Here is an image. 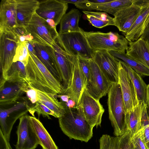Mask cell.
Returning <instances> with one entry per match:
<instances>
[{"instance_id": "cell-46", "label": "cell", "mask_w": 149, "mask_h": 149, "mask_svg": "<svg viewBox=\"0 0 149 149\" xmlns=\"http://www.w3.org/2000/svg\"><path fill=\"white\" fill-rule=\"evenodd\" d=\"M141 37L146 40L149 44V24Z\"/></svg>"}, {"instance_id": "cell-31", "label": "cell", "mask_w": 149, "mask_h": 149, "mask_svg": "<svg viewBox=\"0 0 149 149\" xmlns=\"http://www.w3.org/2000/svg\"><path fill=\"white\" fill-rule=\"evenodd\" d=\"M113 56L122 61L141 75L149 76V68L143 64L129 57L125 53L108 51Z\"/></svg>"}, {"instance_id": "cell-42", "label": "cell", "mask_w": 149, "mask_h": 149, "mask_svg": "<svg viewBox=\"0 0 149 149\" xmlns=\"http://www.w3.org/2000/svg\"><path fill=\"white\" fill-rule=\"evenodd\" d=\"M142 135L145 143L149 142V124L141 128Z\"/></svg>"}, {"instance_id": "cell-41", "label": "cell", "mask_w": 149, "mask_h": 149, "mask_svg": "<svg viewBox=\"0 0 149 149\" xmlns=\"http://www.w3.org/2000/svg\"><path fill=\"white\" fill-rule=\"evenodd\" d=\"M0 149H12L9 142L7 140L0 130Z\"/></svg>"}, {"instance_id": "cell-5", "label": "cell", "mask_w": 149, "mask_h": 149, "mask_svg": "<svg viewBox=\"0 0 149 149\" xmlns=\"http://www.w3.org/2000/svg\"><path fill=\"white\" fill-rule=\"evenodd\" d=\"M83 30L81 32L58 33L56 40L69 54L88 59H93L94 50L89 45Z\"/></svg>"}, {"instance_id": "cell-26", "label": "cell", "mask_w": 149, "mask_h": 149, "mask_svg": "<svg viewBox=\"0 0 149 149\" xmlns=\"http://www.w3.org/2000/svg\"><path fill=\"white\" fill-rule=\"evenodd\" d=\"M120 61L133 82L136 90L139 102H144L145 104H147V85L142 79L140 74L136 72L124 62L121 60Z\"/></svg>"}, {"instance_id": "cell-17", "label": "cell", "mask_w": 149, "mask_h": 149, "mask_svg": "<svg viewBox=\"0 0 149 149\" xmlns=\"http://www.w3.org/2000/svg\"><path fill=\"white\" fill-rule=\"evenodd\" d=\"M32 43L36 56L62 84V80L59 74L55 52L52 47L47 45Z\"/></svg>"}, {"instance_id": "cell-39", "label": "cell", "mask_w": 149, "mask_h": 149, "mask_svg": "<svg viewBox=\"0 0 149 149\" xmlns=\"http://www.w3.org/2000/svg\"><path fill=\"white\" fill-rule=\"evenodd\" d=\"M142 102L141 114V128L149 124V116L148 111L147 104Z\"/></svg>"}, {"instance_id": "cell-38", "label": "cell", "mask_w": 149, "mask_h": 149, "mask_svg": "<svg viewBox=\"0 0 149 149\" xmlns=\"http://www.w3.org/2000/svg\"><path fill=\"white\" fill-rule=\"evenodd\" d=\"M77 57L81 69L86 79L87 84L89 82L90 75L91 66L89 59L80 57Z\"/></svg>"}, {"instance_id": "cell-29", "label": "cell", "mask_w": 149, "mask_h": 149, "mask_svg": "<svg viewBox=\"0 0 149 149\" xmlns=\"http://www.w3.org/2000/svg\"><path fill=\"white\" fill-rule=\"evenodd\" d=\"M87 19L93 26L101 28L109 25L114 26V18L104 12L82 11Z\"/></svg>"}, {"instance_id": "cell-48", "label": "cell", "mask_w": 149, "mask_h": 149, "mask_svg": "<svg viewBox=\"0 0 149 149\" xmlns=\"http://www.w3.org/2000/svg\"><path fill=\"white\" fill-rule=\"evenodd\" d=\"M62 1L67 3H70L75 5L84 2V0H62Z\"/></svg>"}, {"instance_id": "cell-3", "label": "cell", "mask_w": 149, "mask_h": 149, "mask_svg": "<svg viewBox=\"0 0 149 149\" xmlns=\"http://www.w3.org/2000/svg\"><path fill=\"white\" fill-rule=\"evenodd\" d=\"M107 94L109 118L114 136L120 137L127 131V129L126 112L119 84H113Z\"/></svg>"}, {"instance_id": "cell-20", "label": "cell", "mask_w": 149, "mask_h": 149, "mask_svg": "<svg viewBox=\"0 0 149 149\" xmlns=\"http://www.w3.org/2000/svg\"><path fill=\"white\" fill-rule=\"evenodd\" d=\"M18 27L27 26L39 7V1L36 0H15Z\"/></svg>"}, {"instance_id": "cell-36", "label": "cell", "mask_w": 149, "mask_h": 149, "mask_svg": "<svg viewBox=\"0 0 149 149\" xmlns=\"http://www.w3.org/2000/svg\"><path fill=\"white\" fill-rule=\"evenodd\" d=\"M118 149H137L131 140V136L129 131L126 132L120 136Z\"/></svg>"}, {"instance_id": "cell-24", "label": "cell", "mask_w": 149, "mask_h": 149, "mask_svg": "<svg viewBox=\"0 0 149 149\" xmlns=\"http://www.w3.org/2000/svg\"><path fill=\"white\" fill-rule=\"evenodd\" d=\"M81 16L79 10L75 8H73L65 13L60 23L58 33L81 31L82 29L79 25Z\"/></svg>"}, {"instance_id": "cell-40", "label": "cell", "mask_w": 149, "mask_h": 149, "mask_svg": "<svg viewBox=\"0 0 149 149\" xmlns=\"http://www.w3.org/2000/svg\"><path fill=\"white\" fill-rule=\"evenodd\" d=\"M28 89L26 92V96L32 104H36L38 100L37 91L28 86Z\"/></svg>"}, {"instance_id": "cell-15", "label": "cell", "mask_w": 149, "mask_h": 149, "mask_svg": "<svg viewBox=\"0 0 149 149\" xmlns=\"http://www.w3.org/2000/svg\"><path fill=\"white\" fill-rule=\"evenodd\" d=\"M15 0H2L0 4V33H14L18 27Z\"/></svg>"}, {"instance_id": "cell-1", "label": "cell", "mask_w": 149, "mask_h": 149, "mask_svg": "<svg viewBox=\"0 0 149 149\" xmlns=\"http://www.w3.org/2000/svg\"><path fill=\"white\" fill-rule=\"evenodd\" d=\"M30 56L26 66L25 82L29 87L37 90L55 95L62 94L61 83L51 73L36 56Z\"/></svg>"}, {"instance_id": "cell-34", "label": "cell", "mask_w": 149, "mask_h": 149, "mask_svg": "<svg viewBox=\"0 0 149 149\" xmlns=\"http://www.w3.org/2000/svg\"><path fill=\"white\" fill-rule=\"evenodd\" d=\"M28 111L34 116L33 113L36 112L39 117L42 115L44 117L47 118L49 119L51 118L49 115H52L57 118L55 113L44 104L37 102L35 105L31 107H29L28 109Z\"/></svg>"}, {"instance_id": "cell-6", "label": "cell", "mask_w": 149, "mask_h": 149, "mask_svg": "<svg viewBox=\"0 0 149 149\" xmlns=\"http://www.w3.org/2000/svg\"><path fill=\"white\" fill-rule=\"evenodd\" d=\"M19 40L13 33H0L1 79L6 81L8 71L13 63Z\"/></svg>"}, {"instance_id": "cell-9", "label": "cell", "mask_w": 149, "mask_h": 149, "mask_svg": "<svg viewBox=\"0 0 149 149\" xmlns=\"http://www.w3.org/2000/svg\"><path fill=\"white\" fill-rule=\"evenodd\" d=\"M56 43L52 47L55 52L62 80L63 94L70 85L77 57L67 53L60 46L56 40Z\"/></svg>"}, {"instance_id": "cell-8", "label": "cell", "mask_w": 149, "mask_h": 149, "mask_svg": "<svg viewBox=\"0 0 149 149\" xmlns=\"http://www.w3.org/2000/svg\"><path fill=\"white\" fill-rule=\"evenodd\" d=\"M91 72L89 81L85 87L88 93L99 100L107 94L112 84L93 59H89Z\"/></svg>"}, {"instance_id": "cell-33", "label": "cell", "mask_w": 149, "mask_h": 149, "mask_svg": "<svg viewBox=\"0 0 149 149\" xmlns=\"http://www.w3.org/2000/svg\"><path fill=\"white\" fill-rule=\"evenodd\" d=\"M120 137L103 134L99 139V149H118Z\"/></svg>"}, {"instance_id": "cell-22", "label": "cell", "mask_w": 149, "mask_h": 149, "mask_svg": "<svg viewBox=\"0 0 149 149\" xmlns=\"http://www.w3.org/2000/svg\"><path fill=\"white\" fill-rule=\"evenodd\" d=\"M126 53L129 57L149 68V44L142 38L129 42Z\"/></svg>"}, {"instance_id": "cell-47", "label": "cell", "mask_w": 149, "mask_h": 149, "mask_svg": "<svg viewBox=\"0 0 149 149\" xmlns=\"http://www.w3.org/2000/svg\"><path fill=\"white\" fill-rule=\"evenodd\" d=\"M88 1L91 3L100 4L106 3L112 1L113 0H88Z\"/></svg>"}, {"instance_id": "cell-12", "label": "cell", "mask_w": 149, "mask_h": 149, "mask_svg": "<svg viewBox=\"0 0 149 149\" xmlns=\"http://www.w3.org/2000/svg\"><path fill=\"white\" fill-rule=\"evenodd\" d=\"M144 0H134L130 5L125 7L114 15V26L124 35L139 15Z\"/></svg>"}, {"instance_id": "cell-43", "label": "cell", "mask_w": 149, "mask_h": 149, "mask_svg": "<svg viewBox=\"0 0 149 149\" xmlns=\"http://www.w3.org/2000/svg\"><path fill=\"white\" fill-rule=\"evenodd\" d=\"M26 48L28 49L29 52H30L36 55L35 51L31 41H26L23 42Z\"/></svg>"}, {"instance_id": "cell-10", "label": "cell", "mask_w": 149, "mask_h": 149, "mask_svg": "<svg viewBox=\"0 0 149 149\" xmlns=\"http://www.w3.org/2000/svg\"><path fill=\"white\" fill-rule=\"evenodd\" d=\"M88 123L93 128L101 127L102 118L104 109L99 100L93 97L85 88L81 95L79 105Z\"/></svg>"}, {"instance_id": "cell-32", "label": "cell", "mask_w": 149, "mask_h": 149, "mask_svg": "<svg viewBox=\"0 0 149 149\" xmlns=\"http://www.w3.org/2000/svg\"><path fill=\"white\" fill-rule=\"evenodd\" d=\"M29 107L26 101H22L17 102L16 104L11 107L7 109L1 108L0 109V128L4 126L6 119L10 114L23 109L25 108L28 109Z\"/></svg>"}, {"instance_id": "cell-44", "label": "cell", "mask_w": 149, "mask_h": 149, "mask_svg": "<svg viewBox=\"0 0 149 149\" xmlns=\"http://www.w3.org/2000/svg\"><path fill=\"white\" fill-rule=\"evenodd\" d=\"M63 103L66 108H72L77 107L75 102L70 98L67 102Z\"/></svg>"}, {"instance_id": "cell-28", "label": "cell", "mask_w": 149, "mask_h": 149, "mask_svg": "<svg viewBox=\"0 0 149 149\" xmlns=\"http://www.w3.org/2000/svg\"><path fill=\"white\" fill-rule=\"evenodd\" d=\"M142 106V102H139L136 106L126 113L127 131L130 132L131 137L142 128L141 123Z\"/></svg>"}, {"instance_id": "cell-16", "label": "cell", "mask_w": 149, "mask_h": 149, "mask_svg": "<svg viewBox=\"0 0 149 149\" xmlns=\"http://www.w3.org/2000/svg\"><path fill=\"white\" fill-rule=\"evenodd\" d=\"M1 81L0 84V104L10 105L16 102L28 89L25 82Z\"/></svg>"}, {"instance_id": "cell-13", "label": "cell", "mask_w": 149, "mask_h": 149, "mask_svg": "<svg viewBox=\"0 0 149 149\" xmlns=\"http://www.w3.org/2000/svg\"><path fill=\"white\" fill-rule=\"evenodd\" d=\"M29 116L25 114L19 118L17 131L16 149H35L39 144Z\"/></svg>"}, {"instance_id": "cell-25", "label": "cell", "mask_w": 149, "mask_h": 149, "mask_svg": "<svg viewBox=\"0 0 149 149\" xmlns=\"http://www.w3.org/2000/svg\"><path fill=\"white\" fill-rule=\"evenodd\" d=\"M26 29L27 33L32 37L33 42L51 47L56 42V40H54L46 34L37 21L34 14Z\"/></svg>"}, {"instance_id": "cell-19", "label": "cell", "mask_w": 149, "mask_h": 149, "mask_svg": "<svg viewBox=\"0 0 149 149\" xmlns=\"http://www.w3.org/2000/svg\"><path fill=\"white\" fill-rule=\"evenodd\" d=\"M149 24V0H144L139 15L124 35L129 42L137 40L143 34Z\"/></svg>"}, {"instance_id": "cell-14", "label": "cell", "mask_w": 149, "mask_h": 149, "mask_svg": "<svg viewBox=\"0 0 149 149\" xmlns=\"http://www.w3.org/2000/svg\"><path fill=\"white\" fill-rule=\"evenodd\" d=\"M119 60V83L121 88L126 113L139 103L136 92L128 74Z\"/></svg>"}, {"instance_id": "cell-7", "label": "cell", "mask_w": 149, "mask_h": 149, "mask_svg": "<svg viewBox=\"0 0 149 149\" xmlns=\"http://www.w3.org/2000/svg\"><path fill=\"white\" fill-rule=\"evenodd\" d=\"M68 8V3L62 0H46L39 1L36 13L45 19L52 28L56 29Z\"/></svg>"}, {"instance_id": "cell-23", "label": "cell", "mask_w": 149, "mask_h": 149, "mask_svg": "<svg viewBox=\"0 0 149 149\" xmlns=\"http://www.w3.org/2000/svg\"><path fill=\"white\" fill-rule=\"evenodd\" d=\"M31 123L39 143L43 149H58L51 136L40 120L29 116Z\"/></svg>"}, {"instance_id": "cell-37", "label": "cell", "mask_w": 149, "mask_h": 149, "mask_svg": "<svg viewBox=\"0 0 149 149\" xmlns=\"http://www.w3.org/2000/svg\"><path fill=\"white\" fill-rule=\"evenodd\" d=\"M131 140L137 149H148L143 137L141 128L131 137Z\"/></svg>"}, {"instance_id": "cell-4", "label": "cell", "mask_w": 149, "mask_h": 149, "mask_svg": "<svg viewBox=\"0 0 149 149\" xmlns=\"http://www.w3.org/2000/svg\"><path fill=\"white\" fill-rule=\"evenodd\" d=\"M85 36L91 48L94 50H106L125 53L129 42L125 36L118 33L85 31Z\"/></svg>"}, {"instance_id": "cell-51", "label": "cell", "mask_w": 149, "mask_h": 149, "mask_svg": "<svg viewBox=\"0 0 149 149\" xmlns=\"http://www.w3.org/2000/svg\"></svg>"}, {"instance_id": "cell-50", "label": "cell", "mask_w": 149, "mask_h": 149, "mask_svg": "<svg viewBox=\"0 0 149 149\" xmlns=\"http://www.w3.org/2000/svg\"><path fill=\"white\" fill-rule=\"evenodd\" d=\"M146 145L148 149H149V142L146 143Z\"/></svg>"}, {"instance_id": "cell-2", "label": "cell", "mask_w": 149, "mask_h": 149, "mask_svg": "<svg viewBox=\"0 0 149 149\" xmlns=\"http://www.w3.org/2000/svg\"><path fill=\"white\" fill-rule=\"evenodd\" d=\"M65 108V114L58 118L61 130L70 139L88 142L93 137V127L86 120L81 107Z\"/></svg>"}, {"instance_id": "cell-21", "label": "cell", "mask_w": 149, "mask_h": 149, "mask_svg": "<svg viewBox=\"0 0 149 149\" xmlns=\"http://www.w3.org/2000/svg\"><path fill=\"white\" fill-rule=\"evenodd\" d=\"M134 0H113L112 1L100 4L91 3L88 0H84L81 3L75 5L79 9L84 11L96 10L108 13L114 16L122 8L131 5Z\"/></svg>"}, {"instance_id": "cell-27", "label": "cell", "mask_w": 149, "mask_h": 149, "mask_svg": "<svg viewBox=\"0 0 149 149\" xmlns=\"http://www.w3.org/2000/svg\"><path fill=\"white\" fill-rule=\"evenodd\" d=\"M38 102L42 104L53 111L59 118L63 116L66 112L65 107L61 102L58 101L55 95L37 90Z\"/></svg>"}, {"instance_id": "cell-18", "label": "cell", "mask_w": 149, "mask_h": 149, "mask_svg": "<svg viewBox=\"0 0 149 149\" xmlns=\"http://www.w3.org/2000/svg\"><path fill=\"white\" fill-rule=\"evenodd\" d=\"M86 84V79L77 57L70 85L69 88L63 94L68 95L70 98L75 102L77 107H78L81 95Z\"/></svg>"}, {"instance_id": "cell-45", "label": "cell", "mask_w": 149, "mask_h": 149, "mask_svg": "<svg viewBox=\"0 0 149 149\" xmlns=\"http://www.w3.org/2000/svg\"><path fill=\"white\" fill-rule=\"evenodd\" d=\"M54 96L56 98H60L61 100V102L63 103L67 102L70 98L68 95L65 94L54 95Z\"/></svg>"}, {"instance_id": "cell-35", "label": "cell", "mask_w": 149, "mask_h": 149, "mask_svg": "<svg viewBox=\"0 0 149 149\" xmlns=\"http://www.w3.org/2000/svg\"><path fill=\"white\" fill-rule=\"evenodd\" d=\"M30 56L28 50L24 43L19 40L13 62L17 61L22 62L26 66Z\"/></svg>"}, {"instance_id": "cell-49", "label": "cell", "mask_w": 149, "mask_h": 149, "mask_svg": "<svg viewBox=\"0 0 149 149\" xmlns=\"http://www.w3.org/2000/svg\"><path fill=\"white\" fill-rule=\"evenodd\" d=\"M147 104L148 107V111L149 116V84L147 87Z\"/></svg>"}, {"instance_id": "cell-30", "label": "cell", "mask_w": 149, "mask_h": 149, "mask_svg": "<svg viewBox=\"0 0 149 149\" xmlns=\"http://www.w3.org/2000/svg\"><path fill=\"white\" fill-rule=\"evenodd\" d=\"M26 77L25 65L23 62L17 61L13 62L8 71L6 81L8 82H25Z\"/></svg>"}, {"instance_id": "cell-11", "label": "cell", "mask_w": 149, "mask_h": 149, "mask_svg": "<svg viewBox=\"0 0 149 149\" xmlns=\"http://www.w3.org/2000/svg\"><path fill=\"white\" fill-rule=\"evenodd\" d=\"M93 59L111 83H119L118 59L106 50H94Z\"/></svg>"}]
</instances>
